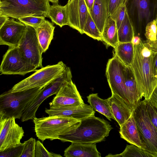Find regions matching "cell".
Wrapping results in <instances>:
<instances>
[{
    "label": "cell",
    "instance_id": "6da1fadb",
    "mask_svg": "<svg viewBox=\"0 0 157 157\" xmlns=\"http://www.w3.org/2000/svg\"><path fill=\"white\" fill-rule=\"evenodd\" d=\"M134 48L131 67L141 96L148 100L157 85V75L153 61L154 51L141 40L138 45L134 46Z\"/></svg>",
    "mask_w": 157,
    "mask_h": 157
},
{
    "label": "cell",
    "instance_id": "7a4b0ae2",
    "mask_svg": "<svg viewBox=\"0 0 157 157\" xmlns=\"http://www.w3.org/2000/svg\"><path fill=\"white\" fill-rule=\"evenodd\" d=\"M112 128L109 122L94 115L82 120L74 131L59 135L58 139L63 142L96 144L104 140Z\"/></svg>",
    "mask_w": 157,
    "mask_h": 157
},
{
    "label": "cell",
    "instance_id": "3957f363",
    "mask_svg": "<svg viewBox=\"0 0 157 157\" xmlns=\"http://www.w3.org/2000/svg\"><path fill=\"white\" fill-rule=\"evenodd\" d=\"M36 134L42 142L58 139L59 135L74 131L80 124L76 119L58 116L35 117L33 120Z\"/></svg>",
    "mask_w": 157,
    "mask_h": 157
},
{
    "label": "cell",
    "instance_id": "277c9868",
    "mask_svg": "<svg viewBox=\"0 0 157 157\" xmlns=\"http://www.w3.org/2000/svg\"><path fill=\"white\" fill-rule=\"evenodd\" d=\"M43 88L35 87L16 92L9 90L0 95V116L21 118L27 105L40 93Z\"/></svg>",
    "mask_w": 157,
    "mask_h": 157
},
{
    "label": "cell",
    "instance_id": "5b68a950",
    "mask_svg": "<svg viewBox=\"0 0 157 157\" xmlns=\"http://www.w3.org/2000/svg\"><path fill=\"white\" fill-rule=\"evenodd\" d=\"M48 0H0V14L18 19L28 16L48 17Z\"/></svg>",
    "mask_w": 157,
    "mask_h": 157
},
{
    "label": "cell",
    "instance_id": "8992f818",
    "mask_svg": "<svg viewBox=\"0 0 157 157\" xmlns=\"http://www.w3.org/2000/svg\"><path fill=\"white\" fill-rule=\"evenodd\" d=\"M146 100L140 101L132 111L137 127L146 146V150L157 155V128L153 125L147 110Z\"/></svg>",
    "mask_w": 157,
    "mask_h": 157
},
{
    "label": "cell",
    "instance_id": "52a82bcc",
    "mask_svg": "<svg viewBox=\"0 0 157 157\" xmlns=\"http://www.w3.org/2000/svg\"><path fill=\"white\" fill-rule=\"evenodd\" d=\"M67 67L62 61H60L56 64L43 67L15 84L9 90L16 92L35 87L43 88L63 73Z\"/></svg>",
    "mask_w": 157,
    "mask_h": 157
},
{
    "label": "cell",
    "instance_id": "ba28073f",
    "mask_svg": "<svg viewBox=\"0 0 157 157\" xmlns=\"http://www.w3.org/2000/svg\"><path fill=\"white\" fill-rule=\"evenodd\" d=\"M127 11L134 29H145L157 15V0H125Z\"/></svg>",
    "mask_w": 157,
    "mask_h": 157
},
{
    "label": "cell",
    "instance_id": "9c48e42d",
    "mask_svg": "<svg viewBox=\"0 0 157 157\" xmlns=\"http://www.w3.org/2000/svg\"><path fill=\"white\" fill-rule=\"evenodd\" d=\"M71 78L72 75L71 69L66 67L63 73L44 87L40 93L27 105L21 118V121L33 120L36 117V112L43 102L48 97L56 94L63 84Z\"/></svg>",
    "mask_w": 157,
    "mask_h": 157
},
{
    "label": "cell",
    "instance_id": "30bf717a",
    "mask_svg": "<svg viewBox=\"0 0 157 157\" xmlns=\"http://www.w3.org/2000/svg\"><path fill=\"white\" fill-rule=\"evenodd\" d=\"M36 69L23 56L18 47H9L3 56L0 72L1 75H24Z\"/></svg>",
    "mask_w": 157,
    "mask_h": 157
},
{
    "label": "cell",
    "instance_id": "8fae6325",
    "mask_svg": "<svg viewBox=\"0 0 157 157\" xmlns=\"http://www.w3.org/2000/svg\"><path fill=\"white\" fill-rule=\"evenodd\" d=\"M125 66L114 55L107 62L105 74L112 93L119 96L133 110L125 94L124 80Z\"/></svg>",
    "mask_w": 157,
    "mask_h": 157
},
{
    "label": "cell",
    "instance_id": "7c38bea8",
    "mask_svg": "<svg viewBox=\"0 0 157 157\" xmlns=\"http://www.w3.org/2000/svg\"><path fill=\"white\" fill-rule=\"evenodd\" d=\"M26 29L18 47L22 55L36 68H42L43 53L35 29L26 25Z\"/></svg>",
    "mask_w": 157,
    "mask_h": 157
},
{
    "label": "cell",
    "instance_id": "4fadbf2b",
    "mask_svg": "<svg viewBox=\"0 0 157 157\" xmlns=\"http://www.w3.org/2000/svg\"><path fill=\"white\" fill-rule=\"evenodd\" d=\"M0 152L15 147L21 143L24 131L15 121L14 117L0 116Z\"/></svg>",
    "mask_w": 157,
    "mask_h": 157
},
{
    "label": "cell",
    "instance_id": "5bb4252c",
    "mask_svg": "<svg viewBox=\"0 0 157 157\" xmlns=\"http://www.w3.org/2000/svg\"><path fill=\"white\" fill-rule=\"evenodd\" d=\"M72 78L65 82L49 103L50 108L77 106L85 104Z\"/></svg>",
    "mask_w": 157,
    "mask_h": 157
},
{
    "label": "cell",
    "instance_id": "9a60e30c",
    "mask_svg": "<svg viewBox=\"0 0 157 157\" xmlns=\"http://www.w3.org/2000/svg\"><path fill=\"white\" fill-rule=\"evenodd\" d=\"M26 29L25 24L10 18L0 27V44L18 47Z\"/></svg>",
    "mask_w": 157,
    "mask_h": 157
},
{
    "label": "cell",
    "instance_id": "2e32d148",
    "mask_svg": "<svg viewBox=\"0 0 157 157\" xmlns=\"http://www.w3.org/2000/svg\"><path fill=\"white\" fill-rule=\"evenodd\" d=\"M68 25L83 34L84 27L89 13L84 0H71L67 2Z\"/></svg>",
    "mask_w": 157,
    "mask_h": 157
},
{
    "label": "cell",
    "instance_id": "e0dca14e",
    "mask_svg": "<svg viewBox=\"0 0 157 157\" xmlns=\"http://www.w3.org/2000/svg\"><path fill=\"white\" fill-rule=\"evenodd\" d=\"M45 112L49 116H58L74 118L81 121L95 114L90 105L84 104L77 106L45 108Z\"/></svg>",
    "mask_w": 157,
    "mask_h": 157
},
{
    "label": "cell",
    "instance_id": "ac0fdd59",
    "mask_svg": "<svg viewBox=\"0 0 157 157\" xmlns=\"http://www.w3.org/2000/svg\"><path fill=\"white\" fill-rule=\"evenodd\" d=\"M120 127L119 133L121 138L130 144L146 150V145L137 127L132 112L130 117Z\"/></svg>",
    "mask_w": 157,
    "mask_h": 157
},
{
    "label": "cell",
    "instance_id": "d6986e66",
    "mask_svg": "<svg viewBox=\"0 0 157 157\" xmlns=\"http://www.w3.org/2000/svg\"><path fill=\"white\" fill-rule=\"evenodd\" d=\"M126 96L133 110L142 99L131 67L125 66L124 73Z\"/></svg>",
    "mask_w": 157,
    "mask_h": 157
},
{
    "label": "cell",
    "instance_id": "ffe728a7",
    "mask_svg": "<svg viewBox=\"0 0 157 157\" xmlns=\"http://www.w3.org/2000/svg\"><path fill=\"white\" fill-rule=\"evenodd\" d=\"M107 99L115 120L121 126L130 117L133 110L119 96L114 94H112Z\"/></svg>",
    "mask_w": 157,
    "mask_h": 157
},
{
    "label": "cell",
    "instance_id": "44dd1931",
    "mask_svg": "<svg viewBox=\"0 0 157 157\" xmlns=\"http://www.w3.org/2000/svg\"><path fill=\"white\" fill-rule=\"evenodd\" d=\"M65 157H101L96 144L71 143L64 151Z\"/></svg>",
    "mask_w": 157,
    "mask_h": 157
},
{
    "label": "cell",
    "instance_id": "7402d4cb",
    "mask_svg": "<svg viewBox=\"0 0 157 157\" xmlns=\"http://www.w3.org/2000/svg\"><path fill=\"white\" fill-rule=\"evenodd\" d=\"M90 14L101 33L108 17L107 0H95Z\"/></svg>",
    "mask_w": 157,
    "mask_h": 157
},
{
    "label": "cell",
    "instance_id": "603a6c76",
    "mask_svg": "<svg viewBox=\"0 0 157 157\" xmlns=\"http://www.w3.org/2000/svg\"><path fill=\"white\" fill-rule=\"evenodd\" d=\"M55 28V27L51 23L46 20L39 26L35 28L43 52L48 50L53 38Z\"/></svg>",
    "mask_w": 157,
    "mask_h": 157
},
{
    "label": "cell",
    "instance_id": "cb8c5ba5",
    "mask_svg": "<svg viewBox=\"0 0 157 157\" xmlns=\"http://www.w3.org/2000/svg\"><path fill=\"white\" fill-rule=\"evenodd\" d=\"M47 16L52 22L61 28L64 25H68L69 17L67 4L64 6L58 4L50 5Z\"/></svg>",
    "mask_w": 157,
    "mask_h": 157
},
{
    "label": "cell",
    "instance_id": "d4e9b609",
    "mask_svg": "<svg viewBox=\"0 0 157 157\" xmlns=\"http://www.w3.org/2000/svg\"><path fill=\"white\" fill-rule=\"evenodd\" d=\"M102 41L115 48L119 43L117 29L115 21L108 17L101 33Z\"/></svg>",
    "mask_w": 157,
    "mask_h": 157
},
{
    "label": "cell",
    "instance_id": "484cf974",
    "mask_svg": "<svg viewBox=\"0 0 157 157\" xmlns=\"http://www.w3.org/2000/svg\"><path fill=\"white\" fill-rule=\"evenodd\" d=\"M87 101L94 111H97L104 115L109 121L115 120L111 112L107 99H102L98 94H92L87 97Z\"/></svg>",
    "mask_w": 157,
    "mask_h": 157
},
{
    "label": "cell",
    "instance_id": "4316f807",
    "mask_svg": "<svg viewBox=\"0 0 157 157\" xmlns=\"http://www.w3.org/2000/svg\"><path fill=\"white\" fill-rule=\"evenodd\" d=\"M114 48L116 56L125 65L131 67L134 56V46L132 42L119 43Z\"/></svg>",
    "mask_w": 157,
    "mask_h": 157
},
{
    "label": "cell",
    "instance_id": "83f0119b",
    "mask_svg": "<svg viewBox=\"0 0 157 157\" xmlns=\"http://www.w3.org/2000/svg\"><path fill=\"white\" fill-rule=\"evenodd\" d=\"M117 32L119 43L131 42L135 36L134 27L127 11Z\"/></svg>",
    "mask_w": 157,
    "mask_h": 157
},
{
    "label": "cell",
    "instance_id": "f1b7e54d",
    "mask_svg": "<svg viewBox=\"0 0 157 157\" xmlns=\"http://www.w3.org/2000/svg\"><path fill=\"white\" fill-rule=\"evenodd\" d=\"M106 157H157V155L150 153L145 150L133 144L127 145L124 151L120 154H109Z\"/></svg>",
    "mask_w": 157,
    "mask_h": 157
},
{
    "label": "cell",
    "instance_id": "f546056e",
    "mask_svg": "<svg viewBox=\"0 0 157 157\" xmlns=\"http://www.w3.org/2000/svg\"><path fill=\"white\" fill-rule=\"evenodd\" d=\"M83 33V34L85 33L94 39L102 41L101 33L89 12L84 27Z\"/></svg>",
    "mask_w": 157,
    "mask_h": 157
},
{
    "label": "cell",
    "instance_id": "4dcf8cb0",
    "mask_svg": "<svg viewBox=\"0 0 157 157\" xmlns=\"http://www.w3.org/2000/svg\"><path fill=\"white\" fill-rule=\"evenodd\" d=\"M36 141V139L33 137L24 141L20 157H35Z\"/></svg>",
    "mask_w": 157,
    "mask_h": 157
},
{
    "label": "cell",
    "instance_id": "1f68e13d",
    "mask_svg": "<svg viewBox=\"0 0 157 157\" xmlns=\"http://www.w3.org/2000/svg\"><path fill=\"white\" fill-rule=\"evenodd\" d=\"M125 1L114 11L111 17L115 21L117 30L124 20L127 12Z\"/></svg>",
    "mask_w": 157,
    "mask_h": 157
},
{
    "label": "cell",
    "instance_id": "d6a6232c",
    "mask_svg": "<svg viewBox=\"0 0 157 157\" xmlns=\"http://www.w3.org/2000/svg\"><path fill=\"white\" fill-rule=\"evenodd\" d=\"M43 17L28 16L19 18L18 20L25 25L34 28L42 24L45 20Z\"/></svg>",
    "mask_w": 157,
    "mask_h": 157
},
{
    "label": "cell",
    "instance_id": "836d02e7",
    "mask_svg": "<svg viewBox=\"0 0 157 157\" xmlns=\"http://www.w3.org/2000/svg\"><path fill=\"white\" fill-rule=\"evenodd\" d=\"M145 36L147 41H154L157 39V27L155 20L149 22L146 25Z\"/></svg>",
    "mask_w": 157,
    "mask_h": 157
},
{
    "label": "cell",
    "instance_id": "e575fe53",
    "mask_svg": "<svg viewBox=\"0 0 157 157\" xmlns=\"http://www.w3.org/2000/svg\"><path fill=\"white\" fill-rule=\"evenodd\" d=\"M62 157L60 154L48 151L40 141H36L35 157Z\"/></svg>",
    "mask_w": 157,
    "mask_h": 157
},
{
    "label": "cell",
    "instance_id": "d590c367",
    "mask_svg": "<svg viewBox=\"0 0 157 157\" xmlns=\"http://www.w3.org/2000/svg\"><path fill=\"white\" fill-rule=\"evenodd\" d=\"M23 143L13 147L0 152V157H20L22 153Z\"/></svg>",
    "mask_w": 157,
    "mask_h": 157
},
{
    "label": "cell",
    "instance_id": "8d00e7d4",
    "mask_svg": "<svg viewBox=\"0 0 157 157\" xmlns=\"http://www.w3.org/2000/svg\"><path fill=\"white\" fill-rule=\"evenodd\" d=\"M146 103L147 110L150 120L157 128V108L149 102L147 100Z\"/></svg>",
    "mask_w": 157,
    "mask_h": 157
},
{
    "label": "cell",
    "instance_id": "74e56055",
    "mask_svg": "<svg viewBox=\"0 0 157 157\" xmlns=\"http://www.w3.org/2000/svg\"><path fill=\"white\" fill-rule=\"evenodd\" d=\"M125 0H107L108 17L110 16Z\"/></svg>",
    "mask_w": 157,
    "mask_h": 157
},
{
    "label": "cell",
    "instance_id": "f35d334b",
    "mask_svg": "<svg viewBox=\"0 0 157 157\" xmlns=\"http://www.w3.org/2000/svg\"><path fill=\"white\" fill-rule=\"evenodd\" d=\"M147 101L149 102L157 108V85L155 88L149 99Z\"/></svg>",
    "mask_w": 157,
    "mask_h": 157
},
{
    "label": "cell",
    "instance_id": "ab89813d",
    "mask_svg": "<svg viewBox=\"0 0 157 157\" xmlns=\"http://www.w3.org/2000/svg\"><path fill=\"white\" fill-rule=\"evenodd\" d=\"M144 43L152 51L154 52L157 51V39L154 41L146 40Z\"/></svg>",
    "mask_w": 157,
    "mask_h": 157
},
{
    "label": "cell",
    "instance_id": "60d3db41",
    "mask_svg": "<svg viewBox=\"0 0 157 157\" xmlns=\"http://www.w3.org/2000/svg\"><path fill=\"white\" fill-rule=\"evenodd\" d=\"M90 13L91 12L95 0H84Z\"/></svg>",
    "mask_w": 157,
    "mask_h": 157
},
{
    "label": "cell",
    "instance_id": "b9f144b4",
    "mask_svg": "<svg viewBox=\"0 0 157 157\" xmlns=\"http://www.w3.org/2000/svg\"><path fill=\"white\" fill-rule=\"evenodd\" d=\"M153 61L155 71L157 75V51H154Z\"/></svg>",
    "mask_w": 157,
    "mask_h": 157
},
{
    "label": "cell",
    "instance_id": "7bdbcfd3",
    "mask_svg": "<svg viewBox=\"0 0 157 157\" xmlns=\"http://www.w3.org/2000/svg\"><path fill=\"white\" fill-rule=\"evenodd\" d=\"M141 40V39L139 36L135 35L132 40L131 42L134 46L140 43Z\"/></svg>",
    "mask_w": 157,
    "mask_h": 157
},
{
    "label": "cell",
    "instance_id": "ee69618b",
    "mask_svg": "<svg viewBox=\"0 0 157 157\" xmlns=\"http://www.w3.org/2000/svg\"><path fill=\"white\" fill-rule=\"evenodd\" d=\"M10 17L0 14V27L2 26Z\"/></svg>",
    "mask_w": 157,
    "mask_h": 157
},
{
    "label": "cell",
    "instance_id": "f6af8a7d",
    "mask_svg": "<svg viewBox=\"0 0 157 157\" xmlns=\"http://www.w3.org/2000/svg\"><path fill=\"white\" fill-rule=\"evenodd\" d=\"M49 2H52L53 4H58L59 0H48Z\"/></svg>",
    "mask_w": 157,
    "mask_h": 157
},
{
    "label": "cell",
    "instance_id": "bcb514c9",
    "mask_svg": "<svg viewBox=\"0 0 157 157\" xmlns=\"http://www.w3.org/2000/svg\"><path fill=\"white\" fill-rule=\"evenodd\" d=\"M156 22V25L157 27V17H156L155 19ZM156 39V40H157Z\"/></svg>",
    "mask_w": 157,
    "mask_h": 157
},
{
    "label": "cell",
    "instance_id": "7dc6e473",
    "mask_svg": "<svg viewBox=\"0 0 157 157\" xmlns=\"http://www.w3.org/2000/svg\"><path fill=\"white\" fill-rule=\"evenodd\" d=\"M71 1V0H68V2H70Z\"/></svg>",
    "mask_w": 157,
    "mask_h": 157
},
{
    "label": "cell",
    "instance_id": "c3c4849f",
    "mask_svg": "<svg viewBox=\"0 0 157 157\" xmlns=\"http://www.w3.org/2000/svg\"><path fill=\"white\" fill-rule=\"evenodd\" d=\"M156 17H157V16H156Z\"/></svg>",
    "mask_w": 157,
    "mask_h": 157
}]
</instances>
